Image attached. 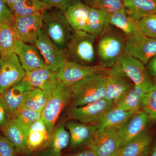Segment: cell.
I'll return each mask as SVG.
<instances>
[{
  "mask_svg": "<svg viewBox=\"0 0 156 156\" xmlns=\"http://www.w3.org/2000/svg\"><path fill=\"white\" fill-rule=\"evenodd\" d=\"M108 70L93 74L69 86V106H83L105 98Z\"/></svg>",
  "mask_w": 156,
  "mask_h": 156,
  "instance_id": "obj_1",
  "label": "cell"
},
{
  "mask_svg": "<svg viewBox=\"0 0 156 156\" xmlns=\"http://www.w3.org/2000/svg\"><path fill=\"white\" fill-rule=\"evenodd\" d=\"M98 37L96 51L98 64L109 69L125 55L126 36L108 24Z\"/></svg>",
  "mask_w": 156,
  "mask_h": 156,
  "instance_id": "obj_2",
  "label": "cell"
},
{
  "mask_svg": "<svg viewBox=\"0 0 156 156\" xmlns=\"http://www.w3.org/2000/svg\"><path fill=\"white\" fill-rule=\"evenodd\" d=\"M42 17L44 32L59 49L66 50L74 30L63 12L56 8H51L44 11Z\"/></svg>",
  "mask_w": 156,
  "mask_h": 156,
  "instance_id": "obj_3",
  "label": "cell"
},
{
  "mask_svg": "<svg viewBox=\"0 0 156 156\" xmlns=\"http://www.w3.org/2000/svg\"><path fill=\"white\" fill-rule=\"evenodd\" d=\"M95 38L84 31H74L66 50L68 60L92 65L96 58Z\"/></svg>",
  "mask_w": 156,
  "mask_h": 156,
  "instance_id": "obj_4",
  "label": "cell"
},
{
  "mask_svg": "<svg viewBox=\"0 0 156 156\" xmlns=\"http://www.w3.org/2000/svg\"><path fill=\"white\" fill-rule=\"evenodd\" d=\"M71 98L69 86L61 83L50 93L48 101L41 112V117L48 127L50 138L62 112L69 105Z\"/></svg>",
  "mask_w": 156,
  "mask_h": 156,
  "instance_id": "obj_5",
  "label": "cell"
},
{
  "mask_svg": "<svg viewBox=\"0 0 156 156\" xmlns=\"http://www.w3.org/2000/svg\"><path fill=\"white\" fill-rule=\"evenodd\" d=\"M115 106L114 102L104 98L83 106H69L67 110V114L69 119L95 125Z\"/></svg>",
  "mask_w": 156,
  "mask_h": 156,
  "instance_id": "obj_6",
  "label": "cell"
},
{
  "mask_svg": "<svg viewBox=\"0 0 156 156\" xmlns=\"http://www.w3.org/2000/svg\"><path fill=\"white\" fill-rule=\"evenodd\" d=\"M87 146L98 156H119L122 147L118 130L113 128L96 130Z\"/></svg>",
  "mask_w": 156,
  "mask_h": 156,
  "instance_id": "obj_7",
  "label": "cell"
},
{
  "mask_svg": "<svg viewBox=\"0 0 156 156\" xmlns=\"http://www.w3.org/2000/svg\"><path fill=\"white\" fill-rule=\"evenodd\" d=\"M125 54L138 59L146 66L156 55V39L142 34L126 37Z\"/></svg>",
  "mask_w": 156,
  "mask_h": 156,
  "instance_id": "obj_8",
  "label": "cell"
},
{
  "mask_svg": "<svg viewBox=\"0 0 156 156\" xmlns=\"http://www.w3.org/2000/svg\"><path fill=\"white\" fill-rule=\"evenodd\" d=\"M35 45L44 58L45 67L52 71L58 72L68 61L66 50L59 49L43 30L40 32Z\"/></svg>",
  "mask_w": 156,
  "mask_h": 156,
  "instance_id": "obj_9",
  "label": "cell"
},
{
  "mask_svg": "<svg viewBox=\"0 0 156 156\" xmlns=\"http://www.w3.org/2000/svg\"><path fill=\"white\" fill-rule=\"evenodd\" d=\"M134 85L118 62L108 70L106 94L105 98L112 101L115 105L117 101L133 87Z\"/></svg>",
  "mask_w": 156,
  "mask_h": 156,
  "instance_id": "obj_10",
  "label": "cell"
},
{
  "mask_svg": "<svg viewBox=\"0 0 156 156\" xmlns=\"http://www.w3.org/2000/svg\"><path fill=\"white\" fill-rule=\"evenodd\" d=\"M23 68L15 53L0 57V94L25 78Z\"/></svg>",
  "mask_w": 156,
  "mask_h": 156,
  "instance_id": "obj_11",
  "label": "cell"
},
{
  "mask_svg": "<svg viewBox=\"0 0 156 156\" xmlns=\"http://www.w3.org/2000/svg\"><path fill=\"white\" fill-rule=\"evenodd\" d=\"M12 26L20 40L26 44L35 45L43 29L42 14L14 17Z\"/></svg>",
  "mask_w": 156,
  "mask_h": 156,
  "instance_id": "obj_12",
  "label": "cell"
},
{
  "mask_svg": "<svg viewBox=\"0 0 156 156\" xmlns=\"http://www.w3.org/2000/svg\"><path fill=\"white\" fill-rule=\"evenodd\" d=\"M108 69L99 64L88 65L68 61L57 73L60 83L71 86L91 75Z\"/></svg>",
  "mask_w": 156,
  "mask_h": 156,
  "instance_id": "obj_13",
  "label": "cell"
},
{
  "mask_svg": "<svg viewBox=\"0 0 156 156\" xmlns=\"http://www.w3.org/2000/svg\"><path fill=\"white\" fill-rule=\"evenodd\" d=\"M118 62L134 85H140L150 89L155 84L145 66L138 59L125 54Z\"/></svg>",
  "mask_w": 156,
  "mask_h": 156,
  "instance_id": "obj_14",
  "label": "cell"
},
{
  "mask_svg": "<svg viewBox=\"0 0 156 156\" xmlns=\"http://www.w3.org/2000/svg\"><path fill=\"white\" fill-rule=\"evenodd\" d=\"M14 53L26 72L45 66L44 58L35 45L26 44L18 39L15 45Z\"/></svg>",
  "mask_w": 156,
  "mask_h": 156,
  "instance_id": "obj_15",
  "label": "cell"
},
{
  "mask_svg": "<svg viewBox=\"0 0 156 156\" xmlns=\"http://www.w3.org/2000/svg\"><path fill=\"white\" fill-rule=\"evenodd\" d=\"M33 89V87L23 80L0 94V96L9 110L11 119H13L20 110L26 95Z\"/></svg>",
  "mask_w": 156,
  "mask_h": 156,
  "instance_id": "obj_16",
  "label": "cell"
},
{
  "mask_svg": "<svg viewBox=\"0 0 156 156\" xmlns=\"http://www.w3.org/2000/svg\"><path fill=\"white\" fill-rule=\"evenodd\" d=\"M26 81L31 87L51 93L60 83L57 73L44 67L26 72Z\"/></svg>",
  "mask_w": 156,
  "mask_h": 156,
  "instance_id": "obj_17",
  "label": "cell"
},
{
  "mask_svg": "<svg viewBox=\"0 0 156 156\" xmlns=\"http://www.w3.org/2000/svg\"><path fill=\"white\" fill-rule=\"evenodd\" d=\"M150 121L148 115L143 110L131 116L118 131L122 146L147 130Z\"/></svg>",
  "mask_w": 156,
  "mask_h": 156,
  "instance_id": "obj_18",
  "label": "cell"
},
{
  "mask_svg": "<svg viewBox=\"0 0 156 156\" xmlns=\"http://www.w3.org/2000/svg\"><path fill=\"white\" fill-rule=\"evenodd\" d=\"M65 126L69 132L70 136L69 145L72 148L87 145L97 129L95 124H84L73 120L67 121Z\"/></svg>",
  "mask_w": 156,
  "mask_h": 156,
  "instance_id": "obj_19",
  "label": "cell"
},
{
  "mask_svg": "<svg viewBox=\"0 0 156 156\" xmlns=\"http://www.w3.org/2000/svg\"><path fill=\"white\" fill-rule=\"evenodd\" d=\"M138 112L123 110L115 105L95 124L97 130L113 128L118 131L131 116Z\"/></svg>",
  "mask_w": 156,
  "mask_h": 156,
  "instance_id": "obj_20",
  "label": "cell"
},
{
  "mask_svg": "<svg viewBox=\"0 0 156 156\" xmlns=\"http://www.w3.org/2000/svg\"><path fill=\"white\" fill-rule=\"evenodd\" d=\"M90 9V6L78 2L69 6L63 13L74 31H85Z\"/></svg>",
  "mask_w": 156,
  "mask_h": 156,
  "instance_id": "obj_21",
  "label": "cell"
},
{
  "mask_svg": "<svg viewBox=\"0 0 156 156\" xmlns=\"http://www.w3.org/2000/svg\"><path fill=\"white\" fill-rule=\"evenodd\" d=\"M109 24L119 29L126 37L137 34H144L137 21L131 18L125 9L109 15Z\"/></svg>",
  "mask_w": 156,
  "mask_h": 156,
  "instance_id": "obj_22",
  "label": "cell"
},
{
  "mask_svg": "<svg viewBox=\"0 0 156 156\" xmlns=\"http://www.w3.org/2000/svg\"><path fill=\"white\" fill-rule=\"evenodd\" d=\"M124 9L136 21L156 13V0H123Z\"/></svg>",
  "mask_w": 156,
  "mask_h": 156,
  "instance_id": "obj_23",
  "label": "cell"
},
{
  "mask_svg": "<svg viewBox=\"0 0 156 156\" xmlns=\"http://www.w3.org/2000/svg\"><path fill=\"white\" fill-rule=\"evenodd\" d=\"M2 131L3 135L14 145L17 152H21L27 148L28 131L17 120L11 119Z\"/></svg>",
  "mask_w": 156,
  "mask_h": 156,
  "instance_id": "obj_24",
  "label": "cell"
},
{
  "mask_svg": "<svg viewBox=\"0 0 156 156\" xmlns=\"http://www.w3.org/2000/svg\"><path fill=\"white\" fill-rule=\"evenodd\" d=\"M152 137L147 130L123 146L119 156H147L149 153Z\"/></svg>",
  "mask_w": 156,
  "mask_h": 156,
  "instance_id": "obj_25",
  "label": "cell"
},
{
  "mask_svg": "<svg viewBox=\"0 0 156 156\" xmlns=\"http://www.w3.org/2000/svg\"><path fill=\"white\" fill-rule=\"evenodd\" d=\"M149 89L140 85H134L133 87L117 101L116 106L123 110L139 111L141 109L144 95Z\"/></svg>",
  "mask_w": 156,
  "mask_h": 156,
  "instance_id": "obj_26",
  "label": "cell"
},
{
  "mask_svg": "<svg viewBox=\"0 0 156 156\" xmlns=\"http://www.w3.org/2000/svg\"><path fill=\"white\" fill-rule=\"evenodd\" d=\"M50 139V146L42 153L41 156H61L70 141L69 132L63 125L55 128Z\"/></svg>",
  "mask_w": 156,
  "mask_h": 156,
  "instance_id": "obj_27",
  "label": "cell"
},
{
  "mask_svg": "<svg viewBox=\"0 0 156 156\" xmlns=\"http://www.w3.org/2000/svg\"><path fill=\"white\" fill-rule=\"evenodd\" d=\"M51 9L40 0H17L11 10L15 17L42 15L44 11Z\"/></svg>",
  "mask_w": 156,
  "mask_h": 156,
  "instance_id": "obj_28",
  "label": "cell"
},
{
  "mask_svg": "<svg viewBox=\"0 0 156 156\" xmlns=\"http://www.w3.org/2000/svg\"><path fill=\"white\" fill-rule=\"evenodd\" d=\"M49 138L48 127L41 118L33 123L29 128L27 148L34 150L41 146Z\"/></svg>",
  "mask_w": 156,
  "mask_h": 156,
  "instance_id": "obj_29",
  "label": "cell"
},
{
  "mask_svg": "<svg viewBox=\"0 0 156 156\" xmlns=\"http://www.w3.org/2000/svg\"><path fill=\"white\" fill-rule=\"evenodd\" d=\"M109 15L104 11L90 7L85 32L97 37L108 25Z\"/></svg>",
  "mask_w": 156,
  "mask_h": 156,
  "instance_id": "obj_30",
  "label": "cell"
},
{
  "mask_svg": "<svg viewBox=\"0 0 156 156\" xmlns=\"http://www.w3.org/2000/svg\"><path fill=\"white\" fill-rule=\"evenodd\" d=\"M18 39L12 24L0 23V57L14 53Z\"/></svg>",
  "mask_w": 156,
  "mask_h": 156,
  "instance_id": "obj_31",
  "label": "cell"
},
{
  "mask_svg": "<svg viewBox=\"0 0 156 156\" xmlns=\"http://www.w3.org/2000/svg\"><path fill=\"white\" fill-rule=\"evenodd\" d=\"M50 95L49 92L34 88L26 95L21 108H29L41 113Z\"/></svg>",
  "mask_w": 156,
  "mask_h": 156,
  "instance_id": "obj_32",
  "label": "cell"
},
{
  "mask_svg": "<svg viewBox=\"0 0 156 156\" xmlns=\"http://www.w3.org/2000/svg\"><path fill=\"white\" fill-rule=\"evenodd\" d=\"M141 109L146 113L150 120L156 122V83L146 93L143 100Z\"/></svg>",
  "mask_w": 156,
  "mask_h": 156,
  "instance_id": "obj_33",
  "label": "cell"
},
{
  "mask_svg": "<svg viewBox=\"0 0 156 156\" xmlns=\"http://www.w3.org/2000/svg\"><path fill=\"white\" fill-rule=\"evenodd\" d=\"M90 7L111 14L124 9L123 0H92Z\"/></svg>",
  "mask_w": 156,
  "mask_h": 156,
  "instance_id": "obj_34",
  "label": "cell"
},
{
  "mask_svg": "<svg viewBox=\"0 0 156 156\" xmlns=\"http://www.w3.org/2000/svg\"><path fill=\"white\" fill-rule=\"evenodd\" d=\"M41 113L30 109L22 108L13 118L17 120L26 130L37 120L41 119Z\"/></svg>",
  "mask_w": 156,
  "mask_h": 156,
  "instance_id": "obj_35",
  "label": "cell"
},
{
  "mask_svg": "<svg viewBox=\"0 0 156 156\" xmlns=\"http://www.w3.org/2000/svg\"><path fill=\"white\" fill-rule=\"evenodd\" d=\"M140 28L147 36L156 39V13L137 21Z\"/></svg>",
  "mask_w": 156,
  "mask_h": 156,
  "instance_id": "obj_36",
  "label": "cell"
},
{
  "mask_svg": "<svg viewBox=\"0 0 156 156\" xmlns=\"http://www.w3.org/2000/svg\"><path fill=\"white\" fill-rule=\"evenodd\" d=\"M14 16L5 0H0V23L13 24Z\"/></svg>",
  "mask_w": 156,
  "mask_h": 156,
  "instance_id": "obj_37",
  "label": "cell"
},
{
  "mask_svg": "<svg viewBox=\"0 0 156 156\" xmlns=\"http://www.w3.org/2000/svg\"><path fill=\"white\" fill-rule=\"evenodd\" d=\"M14 145L4 135L0 134V156H16Z\"/></svg>",
  "mask_w": 156,
  "mask_h": 156,
  "instance_id": "obj_38",
  "label": "cell"
},
{
  "mask_svg": "<svg viewBox=\"0 0 156 156\" xmlns=\"http://www.w3.org/2000/svg\"><path fill=\"white\" fill-rule=\"evenodd\" d=\"M42 2L48 5L51 8H56L61 10L63 13L68 8L77 2L76 0H40Z\"/></svg>",
  "mask_w": 156,
  "mask_h": 156,
  "instance_id": "obj_39",
  "label": "cell"
},
{
  "mask_svg": "<svg viewBox=\"0 0 156 156\" xmlns=\"http://www.w3.org/2000/svg\"><path fill=\"white\" fill-rule=\"evenodd\" d=\"M5 104L0 96V130L2 131L11 119Z\"/></svg>",
  "mask_w": 156,
  "mask_h": 156,
  "instance_id": "obj_40",
  "label": "cell"
},
{
  "mask_svg": "<svg viewBox=\"0 0 156 156\" xmlns=\"http://www.w3.org/2000/svg\"><path fill=\"white\" fill-rule=\"evenodd\" d=\"M146 67L151 77L156 82V55L151 59Z\"/></svg>",
  "mask_w": 156,
  "mask_h": 156,
  "instance_id": "obj_41",
  "label": "cell"
},
{
  "mask_svg": "<svg viewBox=\"0 0 156 156\" xmlns=\"http://www.w3.org/2000/svg\"><path fill=\"white\" fill-rule=\"evenodd\" d=\"M70 156H98V155L94 151L89 148L87 150L79 152Z\"/></svg>",
  "mask_w": 156,
  "mask_h": 156,
  "instance_id": "obj_42",
  "label": "cell"
},
{
  "mask_svg": "<svg viewBox=\"0 0 156 156\" xmlns=\"http://www.w3.org/2000/svg\"><path fill=\"white\" fill-rule=\"evenodd\" d=\"M150 156H156V141L154 144L151 151Z\"/></svg>",
  "mask_w": 156,
  "mask_h": 156,
  "instance_id": "obj_43",
  "label": "cell"
},
{
  "mask_svg": "<svg viewBox=\"0 0 156 156\" xmlns=\"http://www.w3.org/2000/svg\"><path fill=\"white\" fill-rule=\"evenodd\" d=\"M5 1L6 3L8 4V5L11 9L14 3L16 2L17 0H5Z\"/></svg>",
  "mask_w": 156,
  "mask_h": 156,
  "instance_id": "obj_44",
  "label": "cell"
},
{
  "mask_svg": "<svg viewBox=\"0 0 156 156\" xmlns=\"http://www.w3.org/2000/svg\"><path fill=\"white\" fill-rule=\"evenodd\" d=\"M87 1H88V2H90V1H92V0H87Z\"/></svg>",
  "mask_w": 156,
  "mask_h": 156,
  "instance_id": "obj_45",
  "label": "cell"
},
{
  "mask_svg": "<svg viewBox=\"0 0 156 156\" xmlns=\"http://www.w3.org/2000/svg\"></svg>",
  "mask_w": 156,
  "mask_h": 156,
  "instance_id": "obj_46",
  "label": "cell"
}]
</instances>
